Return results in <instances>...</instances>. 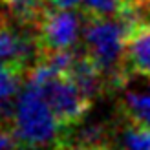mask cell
Segmentation results:
<instances>
[{"instance_id": "cell-1", "label": "cell", "mask_w": 150, "mask_h": 150, "mask_svg": "<svg viewBox=\"0 0 150 150\" xmlns=\"http://www.w3.org/2000/svg\"><path fill=\"white\" fill-rule=\"evenodd\" d=\"M82 35L84 51L97 62L106 79L108 92L123 88L128 81L130 71L125 66V46H126V26L119 17H82Z\"/></svg>"}, {"instance_id": "cell-2", "label": "cell", "mask_w": 150, "mask_h": 150, "mask_svg": "<svg viewBox=\"0 0 150 150\" xmlns=\"http://www.w3.org/2000/svg\"><path fill=\"white\" fill-rule=\"evenodd\" d=\"M11 125L18 143L26 150H39L57 143L68 130L51 110L44 90L26 84L13 104Z\"/></svg>"}, {"instance_id": "cell-3", "label": "cell", "mask_w": 150, "mask_h": 150, "mask_svg": "<svg viewBox=\"0 0 150 150\" xmlns=\"http://www.w3.org/2000/svg\"><path fill=\"white\" fill-rule=\"evenodd\" d=\"M81 17L79 9H57L48 6L39 22L33 26L39 48L37 57L46 51L75 48L81 33Z\"/></svg>"}, {"instance_id": "cell-4", "label": "cell", "mask_w": 150, "mask_h": 150, "mask_svg": "<svg viewBox=\"0 0 150 150\" xmlns=\"http://www.w3.org/2000/svg\"><path fill=\"white\" fill-rule=\"evenodd\" d=\"M51 110L62 128H71L79 125L90 112L93 101L82 93V90L68 75H59L51 84L44 90Z\"/></svg>"}, {"instance_id": "cell-5", "label": "cell", "mask_w": 150, "mask_h": 150, "mask_svg": "<svg viewBox=\"0 0 150 150\" xmlns=\"http://www.w3.org/2000/svg\"><path fill=\"white\" fill-rule=\"evenodd\" d=\"M11 17L6 13L0 15V62L15 66L22 71L31 68L37 61V35L35 29H20L11 24Z\"/></svg>"}, {"instance_id": "cell-6", "label": "cell", "mask_w": 150, "mask_h": 150, "mask_svg": "<svg viewBox=\"0 0 150 150\" xmlns=\"http://www.w3.org/2000/svg\"><path fill=\"white\" fill-rule=\"evenodd\" d=\"M125 66L130 73L150 77V22L141 20L126 35Z\"/></svg>"}, {"instance_id": "cell-7", "label": "cell", "mask_w": 150, "mask_h": 150, "mask_svg": "<svg viewBox=\"0 0 150 150\" xmlns=\"http://www.w3.org/2000/svg\"><path fill=\"white\" fill-rule=\"evenodd\" d=\"M68 77H71V81L82 90V93L88 95L92 101H95L97 97H101L103 93L108 92L103 70L97 66V62L86 51L82 55H77Z\"/></svg>"}, {"instance_id": "cell-8", "label": "cell", "mask_w": 150, "mask_h": 150, "mask_svg": "<svg viewBox=\"0 0 150 150\" xmlns=\"http://www.w3.org/2000/svg\"><path fill=\"white\" fill-rule=\"evenodd\" d=\"M0 7L7 17L13 18V22L33 28L46 11L48 2L46 0H0Z\"/></svg>"}, {"instance_id": "cell-9", "label": "cell", "mask_w": 150, "mask_h": 150, "mask_svg": "<svg viewBox=\"0 0 150 150\" xmlns=\"http://www.w3.org/2000/svg\"><path fill=\"white\" fill-rule=\"evenodd\" d=\"M119 146L121 150H150V125L123 117Z\"/></svg>"}, {"instance_id": "cell-10", "label": "cell", "mask_w": 150, "mask_h": 150, "mask_svg": "<svg viewBox=\"0 0 150 150\" xmlns=\"http://www.w3.org/2000/svg\"><path fill=\"white\" fill-rule=\"evenodd\" d=\"M119 112L126 119L150 125V95L128 92L119 101Z\"/></svg>"}, {"instance_id": "cell-11", "label": "cell", "mask_w": 150, "mask_h": 150, "mask_svg": "<svg viewBox=\"0 0 150 150\" xmlns=\"http://www.w3.org/2000/svg\"><path fill=\"white\" fill-rule=\"evenodd\" d=\"M128 4L125 0H82L79 11L82 17H93V18H104V17H119Z\"/></svg>"}, {"instance_id": "cell-12", "label": "cell", "mask_w": 150, "mask_h": 150, "mask_svg": "<svg viewBox=\"0 0 150 150\" xmlns=\"http://www.w3.org/2000/svg\"><path fill=\"white\" fill-rule=\"evenodd\" d=\"M22 81H26V71L0 62V101H9L18 92Z\"/></svg>"}, {"instance_id": "cell-13", "label": "cell", "mask_w": 150, "mask_h": 150, "mask_svg": "<svg viewBox=\"0 0 150 150\" xmlns=\"http://www.w3.org/2000/svg\"><path fill=\"white\" fill-rule=\"evenodd\" d=\"M0 150H22L11 121L0 119Z\"/></svg>"}, {"instance_id": "cell-14", "label": "cell", "mask_w": 150, "mask_h": 150, "mask_svg": "<svg viewBox=\"0 0 150 150\" xmlns=\"http://www.w3.org/2000/svg\"><path fill=\"white\" fill-rule=\"evenodd\" d=\"M50 7L57 9H79L82 0H46Z\"/></svg>"}, {"instance_id": "cell-15", "label": "cell", "mask_w": 150, "mask_h": 150, "mask_svg": "<svg viewBox=\"0 0 150 150\" xmlns=\"http://www.w3.org/2000/svg\"><path fill=\"white\" fill-rule=\"evenodd\" d=\"M55 150H97V148L79 145V143H73V141H68V139H59L55 143Z\"/></svg>"}, {"instance_id": "cell-16", "label": "cell", "mask_w": 150, "mask_h": 150, "mask_svg": "<svg viewBox=\"0 0 150 150\" xmlns=\"http://www.w3.org/2000/svg\"><path fill=\"white\" fill-rule=\"evenodd\" d=\"M128 6H134V7H137V9H146V7H150V0H125Z\"/></svg>"}, {"instance_id": "cell-17", "label": "cell", "mask_w": 150, "mask_h": 150, "mask_svg": "<svg viewBox=\"0 0 150 150\" xmlns=\"http://www.w3.org/2000/svg\"><path fill=\"white\" fill-rule=\"evenodd\" d=\"M97 150H115V148L112 146V143H108V145H103V146H99Z\"/></svg>"}, {"instance_id": "cell-18", "label": "cell", "mask_w": 150, "mask_h": 150, "mask_svg": "<svg viewBox=\"0 0 150 150\" xmlns=\"http://www.w3.org/2000/svg\"><path fill=\"white\" fill-rule=\"evenodd\" d=\"M0 119H6V121H11V119H9V117H6V115L2 114V112H0Z\"/></svg>"}]
</instances>
